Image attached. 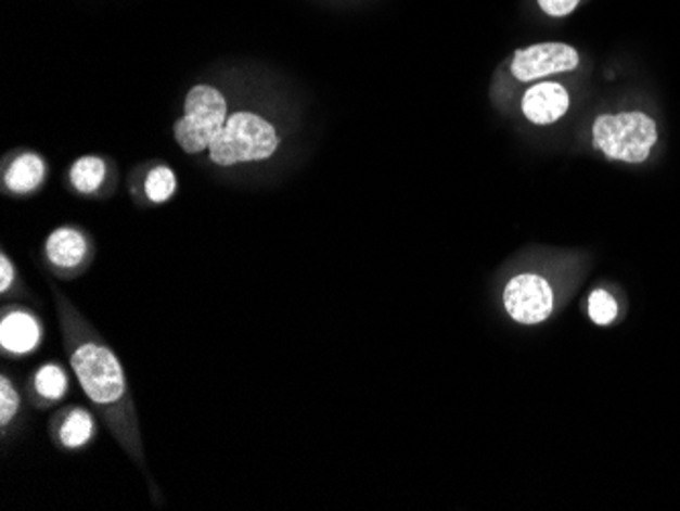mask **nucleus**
<instances>
[{"mask_svg":"<svg viewBox=\"0 0 680 511\" xmlns=\"http://www.w3.org/2000/svg\"><path fill=\"white\" fill-rule=\"evenodd\" d=\"M104 176L106 164L94 155L80 157L69 169V182L80 194H94L104 182Z\"/></svg>","mask_w":680,"mask_h":511,"instance_id":"13","label":"nucleus"},{"mask_svg":"<svg viewBox=\"0 0 680 511\" xmlns=\"http://www.w3.org/2000/svg\"><path fill=\"white\" fill-rule=\"evenodd\" d=\"M227 118L229 102L222 92L215 86L198 84L185 97L183 116L174 125V137L188 155H196L208 149L216 135L222 131Z\"/></svg>","mask_w":680,"mask_h":511,"instance_id":"4","label":"nucleus"},{"mask_svg":"<svg viewBox=\"0 0 680 511\" xmlns=\"http://www.w3.org/2000/svg\"><path fill=\"white\" fill-rule=\"evenodd\" d=\"M67 387H69V380L62 365L46 363L35 371L31 389L39 404H46V406L57 404L60 399L66 397Z\"/></svg>","mask_w":680,"mask_h":511,"instance_id":"12","label":"nucleus"},{"mask_svg":"<svg viewBox=\"0 0 680 511\" xmlns=\"http://www.w3.org/2000/svg\"><path fill=\"white\" fill-rule=\"evenodd\" d=\"M505 310L519 324H540L554 308V294L547 280L524 273L508 283L503 292Z\"/></svg>","mask_w":680,"mask_h":511,"instance_id":"5","label":"nucleus"},{"mask_svg":"<svg viewBox=\"0 0 680 511\" xmlns=\"http://www.w3.org/2000/svg\"><path fill=\"white\" fill-rule=\"evenodd\" d=\"M570 106L563 84L542 82L531 86L522 100V111L534 125H552L566 115Z\"/></svg>","mask_w":680,"mask_h":511,"instance_id":"9","label":"nucleus"},{"mask_svg":"<svg viewBox=\"0 0 680 511\" xmlns=\"http://www.w3.org/2000/svg\"><path fill=\"white\" fill-rule=\"evenodd\" d=\"M17 283V269L13 261L7 257V253L0 255V294L9 296L11 288H15Z\"/></svg>","mask_w":680,"mask_h":511,"instance_id":"18","label":"nucleus"},{"mask_svg":"<svg viewBox=\"0 0 680 511\" xmlns=\"http://www.w3.org/2000/svg\"><path fill=\"white\" fill-rule=\"evenodd\" d=\"M51 292L64 336L67 363L120 448L145 469L139 418L134 412L133 396L123 365L115 350L106 345V341L67 299L66 294H62L53 283Z\"/></svg>","mask_w":680,"mask_h":511,"instance_id":"1","label":"nucleus"},{"mask_svg":"<svg viewBox=\"0 0 680 511\" xmlns=\"http://www.w3.org/2000/svg\"><path fill=\"white\" fill-rule=\"evenodd\" d=\"M581 0H538L540 9L547 13L548 17H566L570 15Z\"/></svg>","mask_w":680,"mask_h":511,"instance_id":"17","label":"nucleus"},{"mask_svg":"<svg viewBox=\"0 0 680 511\" xmlns=\"http://www.w3.org/2000/svg\"><path fill=\"white\" fill-rule=\"evenodd\" d=\"M53 436L62 448L78 450L97 438V420L86 408H66L53 420Z\"/></svg>","mask_w":680,"mask_h":511,"instance_id":"10","label":"nucleus"},{"mask_svg":"<svg viewBox=\"0 0 680 511\" xmlns=\"http://www.w3.org/2000/svg\"><path fill=\"white\" fill-rule=\"evenodd\" d=\"M658 141V129L652 116L644 113H619L599 116L593 125V145L610 159L642 164Z\"/></svg>","mask_w":680,"mask_h":511,"instance_id":"3","label":"nucleus"},{"mask_svg":"<svg viewBox=\"0 0 680 511\" xmlns=\"http://www.w3.org/2000/svg\"><path fill=\"white\" fill-rule=\"evenodd\" d=\"M280 148V137L271 123L255 113L229 115L222 131L208 145L216 165L231 167L247 162H264Z\"/></svg>","mask_w":680,"mask_h":511,"instance_id":"2","label":"nucleus"},{"mask_svg":"<svg viewBox=\"0 0 680 511\" xmlns=\"http://www.w3.org/2000/svg\"><path fill=\"white\" fill-rule=\"evenodd\" d=\"M43 257L55 273L74 276L88 261L90 243L82 231L62 227L48 237L43 245Z\"/></svg>","mask_w":680,"mask_h":511,"instance_id":"8","label":"nucleus"},{"mask_svg":"<svg viewBox=\"0 0 680 511\" xmlns=\"http://www.w3.org/2000/svg\"><path fill=\"white\" fill-rule=\"evenodd\" d=\"M176 190H178L176 174L167 165L153 167L145 178V194L155 204L167 202L176 194Z\"/></svg>","mask_w":680,"mask_h":511,"instance_id":"14","label":"nucleus"},{"mask_svg":"<svg viewBox=\"0 0 680 511\" xmlns=\"http://www.w3.org/2000/svg\"><path fill=\"white\" fill-rule=\"evenodd\" d=\"M579 66V53L564 43H538L515 51L512 74L519 82H534L550 74H563Z\"/></svg>","mask_w":680,"mask_h":511,"instance_id":"6","label":"nucleus"},{"mask_svg":"<svg viewBox=\"0 0 680 511\" xmlns=\"http://www.w3.org/2000/svg\"><path fill=\"white\" fill-rule=\"evenodd\" d=\"M43 341L41 322L34 312L21 308H4L0 320V347L11 357H25L39 348Z\"/></svg>","mask_w":680,"mask_h":511,"instance_id":"7","label":"nucleus"},{"mask_svg":"<svg viewBox=\"0 0 680 511\" xmlns=\"http://www.w3.org/2000/svg\"><path fill=\"white\" fill-rule=\"evenodd\" d=\"M46 162L37 153H21L4 171V186L13 194H31L46 180Z\"/></svg>","mask_w":680,"mask_h":511,"instance_id":"11","label":"nucleus"},{"mask_svg":"<svg viewBox=\"0 0 680 511\" xmlns=\"http://www.w3.org/2000/svg\"><path fill=\"white\" fill-rule=\"evenodd\" d=\"M18 410H21V397H18L15 383L7 375L0 378V426L2 430L9 429L11 422H15Z\"/></svg>","mask_w":680,"mask_h":511,"instance_id":"15","label":"nucleus"},{"mask_svg":"<svg viewBox=\"0 0 680 511\" xmlns=\"http://www.w3.org/2000/svg\"><path fill=\"white\" fill-rule=\"evenodd\" d=\"M589 316L599 327H607L617 318V302L607 292L598 290L589 297Z\"/></svg>","mask_w":680,"mask_h":511,"instance_id":"16","label":"nucleus"}]
</instances>
